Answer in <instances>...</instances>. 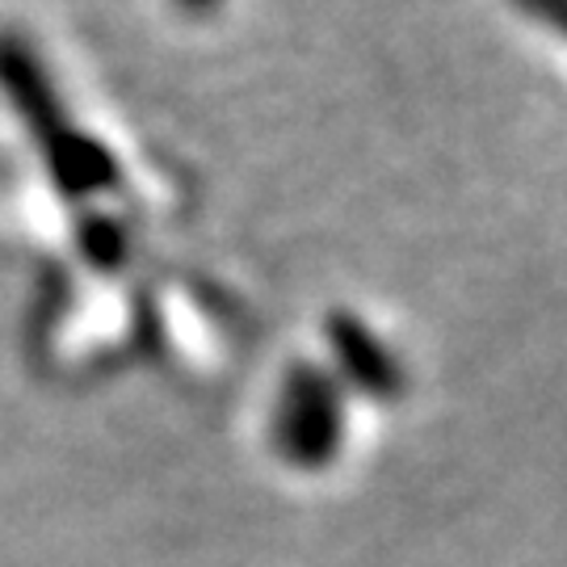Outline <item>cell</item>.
I'll return each mask as SVG.
<instances>
[{
    "label": "cell",
    "mask_w": 567,
    "mask_h": 567,
    "mask_svg": "<svg viewBox=\"0 0 567 567\" xmlns=\"http://www.w3.org/2000/svg\"><path fill=\"white\" fill-rule=\"evenodd\" d=\"M76 236H81V252L89 257L93 265H102V269H114V265L126 257V236H122V227L110 219V215H84L81 227H76Z\"/></svg>",
    "instance_id": "5b68a950"
},
{
    "label": "cell",
    "mask_w": 567,
    "mask_h": 567,
    "mask_svg": "<svg viewBox=\"0 0 567 567\" xmlns=\"http://www.w3.org/2000/svg\"><path fill=\"white\" fill-rule=\"evenodd\" d=\"M177 9L189 13V18H206V13H215V9H219V0H177Z\"/></svg>",
    "instance_id": "52a82bcc"
},
{
    "label": "cell",
    "mask_w": 567,
    "mask_h": 567,
    "mask_svg": "<svg viewBox=\"0 0 567 567\" xmlns=\"http://www.w3.org/2000/svg\"><path fill=\"white\" fill-rule=\"evenodd\" d=\"M42 156H47V168H51V177L68 198H93V194H105V189L118 185L114 152L93 135L76 131V126L68 135H60L51 147H42Z\"/></svg>",
    "instance_id": "277c9868"
},
{
    "label": "cell",
    "mask_w": 567,
    "mask_h": 567,
    "mask_svg": "<svg viewBox=\"0 0 567 567\" xmlns=\"http://www.w3.org/2000/svg\"><path fill=\"white\" fill-rule=\"evenodd\" d=\"M328 344H332V353H337L341 374L353 386H362L365 395H374V400H395V395L404 391V370H400V362L391 358V349H386L358 316H349V311L328 316Z\"/></svg>",
    "instance_id": "3957f363"
},
{
    "label": "cell",
    "mask_w": 567,
    "mask_h": 567,
    "mask_svg": "<svg viewBox=\"0 0 567 567\" xmlns=\"http://www.w3.org/2000/svg\"><path fill=\"white\" fill-rule=\"evenodd\" d=\"M522 13L529 18H538L543 25H550L555 34H564L567 39V0H513Z\"/></svg>",
    "instance_id": "8992f818"
},
{
    "label": "cell",
    "mask_w": 567,
    "mask_h": 567,
    "mask_svg": "<svg viewBox=\"0 0 567 567\" xmlns=\"http://www.w3.org/2000/svg\"><path fill=\"white\" fill-rule=\"evenodd\" d=\"M0 89L13 102V110L25 118V126L34 131L39 147H51L60 135L72 131V122L63 114V105L55 97L51 81H47V72H42V63L13 34H0Z\"/></svg>",
    "instance_id": "7a4b0ae2"
},
{
    "label": "cell",
    "mask_w": 567,
    "mask_h": 567,
    "mask_svg": "<svg viewBox=\"0 0 567 567\" xmlns=\"http://www.w3.org/2000/svg\"><path fill=\"white\" fill-rule=\"evenodd\" d=\"M341 386L320 365L299 362L286 374L278 404V446L290 463L324 466L341 446Z\"/></svg>",
    "instance_id": "6da1fadb"
}]
</instances>
